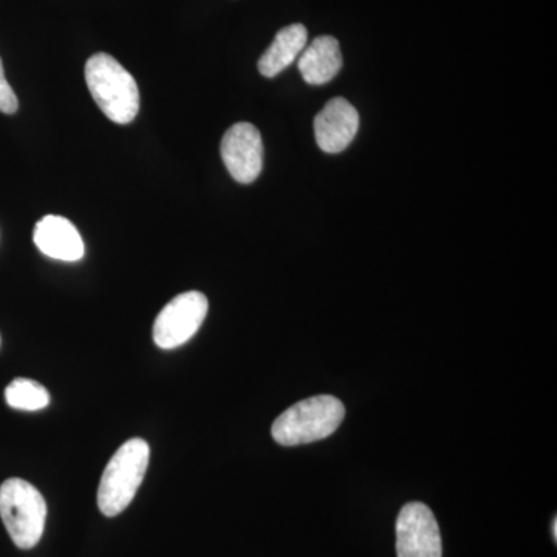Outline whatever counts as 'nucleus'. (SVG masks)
Instances as JSON below:
<instances>
[{"instance_id": "obj_14", "label": "nucleus", "mask_w": 557, "mask_h": 557, "mask_svg": "<svg viewBox=\"0 0 557 557\" xmlns=\"http://www.w3.org/2000/svg\"><path fill=\"white\" fill-rule=\"evenodd\" d=\"M553 537L557 541V520H553Z\"/></svg>"}, {"instance_id": "obj_1", "label": "nucleus", "mask_w": 557, "mask_h": 557, "mask_svg": "<svg viewBox=\"0 0 557 557\" xmlns=\"http://www.w3.org/2000/svg\"><path fill=\"white\" fill-rule=\"evenodd\" d=\"M86 83L91 97L110 121L129 124L138 115L137 81L108 53H97L87 61Z\"/></svg>"}, {"instance_id": "obj_3", "label": "nucleus", "mask_w": 557, "mask_h": 557, "mask_svg": "<svg viewBox=\"0 0 557 557\" xmlns=\"http://www.w3.org/2000/svg\"><path fill=\"white\" fill-rule=\"evenodd\" d=\"M150 449L143 438H132L113 457L98 487V508L108 518L121 515L141 486L149 467Z\"/></svg>"}, {"instance_id": "obj_4", "label": "nucleus", "mask_w": 557, "mask_h": 557, "mask_svg": "<svg viewBox=\"0 0 557 557\" xmlns=\"http://www.w3.org/2000/svg\"><path fill=\"white\" fill-rule=\"evenodd\" d=\"M0 518L17 548L38 545L47 519V504L32 483L9 479L0 486Z\"/></svg>"}, {"instance_id": "obj_2", "label": "nucleus", "mask_w": 557, "mask_h": 557, "mask_svg": "<svg viewBox=\"0 0 557 557\" xmlns=\"http://www.w3.org/2000/svg\"><path fill=\"white\" fill-rule=\"evenodd\" d=\"M346 409L332 395H318L296 403L285 410L271 428V434L282 446L309 445L330 437L343 423Z\"/></svg>"}, {"instance_id": "obj_9", "label": "nucleus", "mask_w": 557, "mask_h": 557, "mask_svg": "<svg viewBox=\"0 0 557 557\" xmlns=\"http://www.w3.org/2000/svg\"><path fill=\"white\" fill-rule=\"evenodd\" d=\"M33 239L42 255L62 262H76L83 259L86 251L78 230L61 215H46L40 219Z\"/></svg>"}, {"instance_id": "obj_10", "label": "nucleus", "mask_w": 557, "mask_h": 557, "mask_svg": "<svg viewBox=\"0 0 557 557\" xmlns=\"http://www.w3.org/2000/svg\"><path fill=\"white\" fill-rule=\"evenodd\" d=\"M298 65L304 81L311 86L330 83L343 67L338 40L333 36H319L300 53Z\"/></svg>"}, {"instance_id": "obj_13", "label": "nucleus", "mask_w": 557, "mask_h": 557, "mask_svg": "<svg viewBox=\"0 0 557 557\" xmlns=\"http://www.w3.org/2000/svg\"><path fill=\"white\" fill-rule=\"evenodd\" d=\"M17 108H20V102H17L16 94L11 89L9 81L5 78L2 60H0V112L13 115L17 112Z\"/></svg>"}, {"instance_id": "obj_5", "label": "nucleus", "mask_w": 557, "mask_h": 557, "mask_svg": "<svg viewBox=\"0 0 557 557\" xmlns=\"http://www.w3.org/2000/svg\"><path fill=\"white\" fill-rule=\"evenodd\" d=\"M208 307L203 293L188 292L175 296L160 311L153 324V341L157 346L171 350L188 343L203 324Z\"/></svg>"}, {"instance_id": "obj_8", "label": "nucleus", "mask_w": 557, "mask_h": 557, "mask_svg": "<svg viewBox=\"0 0 557 557\" xmlns=\"http://www.w3.org/2000/svg\"><path fill=\"white\" fill-rule=\"evenodd\" d=\"M359 129L357 109L344 98H333L314 119V137L324 152L339 153L348 148Z\"/></svg>"}, {"instance_id": "obj_11", "label": "nucleus", "mask_w": 557, "mask_h": 557, "mask_svg": "<svg viewBox=\"0 0 557 557\" xmlns=\"http://www.w3.org/2000/svg\"><path fill=\"white\" fill-rule=\"evenodd\" d=\"M309 33L302 24H293L282 28L274 38L273 44L260 57L259 72L267 78H274L278 73L289 67L307 47Z\"/></svg>"}, {"instance_id": "obj_6", "label": "nucleus", "mask_w": 557, "mask_h": 557, "mask_svg": "<svg viewBox=\"0 0 557 557\" xmlns=\"http://www.w3.org/2000/svg\"><path fill=\"white\" fill-rule=\"evenodd\" d=\"M398 557H442V534L431 508L420 502L405 505L397 519Z\"/></svg>"}, {"instance_id": "obj_12", "label": "nucleus", "mask_w": 557, "mask_h": 557, "mask_svg": "<svg viewBox=\"0 0 557 557\" xmlns=\"http://www.w3.org/2000/svg\"><path fill=\"white\" fill-rule=\"evenodd\" d=\"M7 405L17 410L35 412L50 405V394L36 381L17 379L5 388Z\"/></svg>"}, {"instance_id": "obj_7", "label": "nucleus", "mask_w": 557, "mask_h": 557, "mask_svg": "<svg viewBox=\"0 0 557 557\" xmlns=\"http://www.w3.org/2000/svg\"><path fill=\"white\" fill-rule=\"evenodd\" d=\"M220 152L231 177L242 185L255 182L262 172V137L252 124H234L223 137Z\"/></svg>"}]
</instances>
